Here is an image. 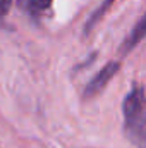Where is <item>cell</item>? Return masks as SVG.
Masks as SVG:
<instances>
[{
    "mask_svg": "<svg viewBox=\"0 0 146 148\" xmlns=\"http://www.w3.org/2000/svg\"><path fill=\"white\" fill-rule=\"evenodd\" d=\"M124 134L136 148H146V88L136 83L122 100Z\"/></svg>",
    "mask_w": 146,
    "mask_h": 148,
    "instance_id": "obj_1",
    "label": "cell"
},
{
    "mask_svg": "<svg viewBox=\"0 0 146 148\" xmlns=\"http://www.w3.org/2000/svg\"><path fill=\"white\" fill-rule=\"evenodd\" d=\"M119 71H120V62L119 60H110V62H107L98 73L89 79V83L84 86V90H83V100H91L96 95H100L107 88V84L112 81V77L119 73Z\"/></svg>",
    "mask_w": 146,
    "mask_h": 148,
    "instance_id": "obj_2",
    "label": "cell"
},
{
    "mask_svg": "<svg viewBox=\"0 0 146 148\" xmlns=\"http://www.w3.org/2000/svg\"><path fill=\"white\" fill-rule=\"evenodd\" d=\"M145 38H146V12L141 16V19L136 23V26L131 29V33L126 36V40L122 41V45L119 47V53H120L122 57H126V55L131 53Z\"/></svg>",
    "mask_w": 146,
    "mask_h": 148,
    "instance_id": "obj_3",
    "label": "cell"
},
{
    "mask_svg": "<svg viewBox=\"0 0 146 148\" xmlns=\"http://www.w3.org/2000/svg\"><path fill=\"white\" fill-rule=\"evenodd\" d=\"M53 0H17L19 9H23L24 12H28L33 17L43 16L50 7H52Z\"/></svg>",
    "mask_w": 146,
    "mask_h": 148,
    "instance_id": "obj_4",
    "label": "cell"
},
{
    "mask_svg": "<svg viewBox=\"0 0 146 148\" xmlns=\"http://www.w3.org/2000/svg\"><path fill=\"white\" fill-rule=\"evenodd\" d=\"M113 2H115V0H102L100 7H98V9L89 16V19L86 21V24H84V35H89V33L93 31V28L103 19V16L108 12V9L113 5Z\"/></svg>",
    "mask_w": 146,
    "mask_h": 148,
    "instance_id": "obj_5",
    "label": "cell"
},
{
    "mask_svg": "<svg viewBox=\"0 0 146 148\" xmlns=\"http://www.w3.org/2000/svg\"><path fill=\"white\" fill-rule=\"evenodd\" d=\"M10 5H12V0H0V19H3L9 14Z\"/></svg>",
    "mask_w": 146,
    "mask_h": 148,
    "instance_id": "obj_6",
    "label": "cell"
}]
</instances>
